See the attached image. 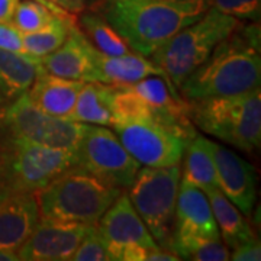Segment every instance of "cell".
<instances>
[{
  "label": "cell",
  "mask_w": 261,
  "mask_h": 261,
  "mask_svg": "<svg viewBox=\"0 0 261 261\" xmlns=\"http://www.w3.org/2000/svg\"><path fill=\"white\" fill-rule=\"evenodd\" d=\"M260 25H238L209 58L178 86L189 100L233 96L260 89Z\"/></svg>",
  "instance_id": "6da1fadb"
},
{
  "label": "cell",
  "mask_w": 261,
  "mask_h": 261,
  "mask_svg": "<svg viewBox=\"0 0 261 261\" xmlns=\"http://www.w3.org/2000/svg\"><path fill=\"white\" fill-rule=\"evenodd\" d=\"M207 8V0H97L96 5L130 49L147 58Z\"/></svg>",
  "instance_id": "7a4b0ae2"
},
{
  "label": "cell",
  "mask_w": 261,
  "mask_h": 261,
  "mask_svg": "<svg viewBox=\"0 0 261 261\" xmlns=\"http://www.w3.org/2000/svg\"><path fill=\"white\" fill-rule=\"evenodd\" d=\"M73 166L75 152L16 137L0 122V202L35 195Z\"/></svg>",
  "instance_id": "3957f363"
},
{
  "label": "cell",
  "mask_w": 261,
  "mask_h": 261,
  "mask_svg": "<svg viewBox=\"0 0 261 261\" xmlns=\"http://www.w3.org/2000/svg\"><path fill=\"white\" fill-rule=\"evenodd\" d=\"M121 193L119 187L105 185L73 166L38 190L35 196L44 219L96 225Z\"/></svg>",
  "instance_id": "277c9868"
},
{
  "label": "cell",
  "mask_w": 261,
  "mask_h": 261,
  "mask_svg": "<svg viewBox=\"0 0 261 261\" xmlns=\"http://www.w3.org/2000/svg\"><path fill=\"white\" fill-rule=\"evenodd\" d=\"M189 118L200 130L235 148L251 152L261 144V92L195 99Z\"/></svg>",
  "instance_id": "5b68a950"
},
{
  "label": "cell",
  "mask_w": 261,
  "mask_h": 261,
  "mask_svg": "<svg viewBox=\"0 0 261 261\" xmlns=\"http://www.w3.org/2000/svg\"><path fill=\"white\" fill-rule=\"evenodd\" d=\"M240 25L238 19L209 6L193 23L178 31L149 58L174 89L205 63L215 47Z\"/></svg>",
  "instance_id": "8992f818"
},
{
  "label": "cell",
  "mask_w": 261,
  "mask_h": 261,
  "mask_svg": "<svg viewBox=\"0 0 261 261\" xmlns=\"http://www.w3.org/2000/svg\"><path fill=\"white\" fill-rule=\"evenodd\" d=\"M180 178V164L164 167L144 166L129 186L130 203L157 244L166 250H170L174 232Z\"/></svg>",
  "instance_id": "52a82bcc"
},
{
  "label": "cell",
  "mask_w": 261,
  "mask_h": 261,
  "mask_svg": "<svg viewBox=\"0 0 261 261\" xmlns=\"http://www.w3.org/2000/svg\"><path fill=\"white\" fill-rule=\"evenodd\" d=\"M75 166L105 185L119 189L129 187L141 168L113 130L87 123L75 149Z\"/></svg>",
  "instance_id": "ba28073f"
},
{
  "label": "cell",
  "mask_w": 261,
  "mask_h": 261,
  "mask_svg": "<svg viewBox=\"0 0 261 261\" xmlns=\"http://www.w3.org/2000/svg\"><path fill=\"white\" fill-rule=\"evenodd\" d=\"M0 122L16 137L71 152H75L86 129V123L42 112L32 103L28 93L18 97L0 115Z\"/></svg>",
  "instance_id": "9c48e42d"
},
{
  "label": "cell",
  "mask_w": 261,
  "mask_h": 261,
  "mask_svg": "<svg viewBox=\"0 0 261 261\" xmlns=\"http://www.w3.org/2000/svg\"><path fill=\"white\" fill-rule=\"evenodd\" d=\"M115 134L141 166L164 167L180 164L189 140L193 137L180 128L157 121L115 123Z\"/></svg>",
  "instance_id": "30bf717a"
},
{
  "label": "cell",
  "mask_w": 261,
  "mask_h": 261,
  "mask_svg": "<svg viewBox=\"0 0 261 261\" xmlns=\"http://www.w3.org/2000/svg\"><path fill=\"white\" fill-rule=\"evenodd\" d=\"M96 228L112 260L145 261L149 251L160 248L123 192L102 215Z\"/></svg>",
  "instance_id": "8fae6325"
},
{
  "label": "cell",
  "mask_w": 261,
  "mask_h": 261,
  "mask_svg": "<svg viewBox=\"0 0 261 261\" xmlns=\"http://www.w3.org/2000/svg\"><path fill=\"white\" fill-rule=\"evenodd\" d=\"M209 240H221V235L207 196L197 187L180 183L170 251L187 260L199 244Z\"/></svg>",
  "instance_id": "7c38bea8"
},
{
  "label": "cell",
  "mask_w": 261,
  "mask_h": 261,
  "mask_svg": "<svg viewBox=\"0 0 261 261\" xmlns=\"http://www.w3.org/2000/svg\"><path fill=\"white\" fill-rule=\"evenodd\" d=\"M90 225L41 218L27 241L18 248L19 260L68 261Z\"/></svg>",
  "instance_id": "4fadbf2b"
},
{
  "label": "cell",
  "mask_w": 261,
  "mask_h": 261,
  "mask_svg": "<svg viewBox=\"0 0 261 261\" xmlns=\"http://www.w3.org/2000/svg\"><path fill=\"white\" fill-rule=\"evenodd\" d=\"M218 187L244 215L251 214L257 196L255 168L231 148L212 141Z\"/></svg>",
  "instance_id": "5bb4252c"
},
{
  "label": "cell",
  "mask_w": 261,
  "mask_h": 261,
  "mask_svg": "<svg viewBox=\"0 0 261 261\" xmlns=\"http://www.w3.org/2000/svg\"><path fill=\"white\" fill-rule=\"evenodd\" d=\"M129 86L148 103L154 121L195 135L196 130L189 118V105L178 96L164 75H148Z\"/></svg>",
  "instance_id": "9a60e30c"
},
{
  "label": "cell",
  "mask_w": 261,
  "mask_h": 261,
  "mask_svg": "<svg viewBox=\"0 0 261 261\" xmlns=\"http://www.w3.org/2000/svg\"><path fill=\"white\" fill-rule=\"evenodd\" d=\"M96 48L83 32L73 27L64 42L41 60L49 74L79 82H93Z\"/></svg>",
  "instance_id": "2e32d148"
},
{
  "label": "cell",
  "mask_w": 261,
  "mask_h": 261,
  "mask_svg": "<svg viewBox=\"0 0 261 261\" xmlns=\"http://www.w3.org/2000/svg\"><path fill=\"white\" fill-rule=\"evenodd\" d=\"M41 219L35 195H18L0 202V248L13 250L27 241Z\"/></svg>",
  "instance_id": "e0dca14e"
},
{
  "label": "cell",
  "mask_w": 261,
  "mask_h": 261,
  "mask_svg": "<svg viewBox=\"0 0 261 261\" xmlns=\"http://www.w3.org/2000/svg\"><path fill=\"white\" fill-rule=\"evenodd\" d=\"M84 83L86 82L68 80L44 71L34 80L27 93L42 112L68 119Z\"/></svg>",
  "instance_id": "ac0fdd59"
},
{
  "label": "cell",
  "mask_w": 261,
  "mask_h": 261,
  "mask_svg": "<svg viewBox=\"0 0 261 261\" xmlns=\"http://www.w3.org/2000/svg\"><path fill=\"white\" fill-rule=\"evenodd\" d=\"M41 60L28 54L0 49V115L23 93L41 73Z\"/></svg>",
  "instance_id": "d6986e66"
},
{
  "label": "cell",
  "mask_w": 261,
  "mask_h": 261,
  "mask_svg": "<svg viewBox=\"0 0 261 261\" xmlns=\"http://www.w3.org/2000/svg\"><path fill=\"white\" fill-rule=\"evenodd\" d=\"M148 75H163V71L147 57L138 53L106 56L96 49L93 82L105 84H134Z\"/></svg>",
  "instance_id": "ffe728a7"
},
{
  "label": "cell",
  "mask_w": 261,
  "mask_h": 261,
  "mask_svg": "<svg viewBox=\"0 0 261 261\" xmlns=\"http://www.w3.org/2000/svg\"><path fill=\"white\" fill-rule=\"evenodd\" d=\"M205 195L209 199L219 235L229 250L255 238V233L252 232L243 212L219 189L206 190Z\"/></svg>",
  "instance_id": "44dd1931"
},
{
  "label": "cell",
  "mask_w": 261,
  "mask_h": 261,
  "mask_svg": "<svg viewBox=\"0 0 261 261\" xmlns=\"http://www.w3.org/2000/svg\"><path fill=\"white\" fill-rule=\"evenodd\" d=\"M185 168L180 183L200 189L202 192L218 187L216 168H215L212 141L195 134L185 149Z\"/></svg>",
  "instance_id": "7402d4cb"
},
{
  "label": "cell",
  "mask_w": 261,
  "mask_h": 261,
  "mask_svg": "<svg viewBox=\"0 0 261 261\" xmlns=\"http://www.w3.org/2000/svg\"><path fill=\"white\" fill-rule=\"evenodd\" d=\"M68 119L87 125L112 126V84L86 82Z\"/></svg>",
  "instance_id": "603a6c76"
},
{
  "label": "cell",
  "mask_w": 261,
  "mask_h": 261,
  "mask_svg": "<svg viewBox=\"0 0 261 261\" xmlns=\"http://www.w3.org/2000/svg\"><path fill=\"white\" fill-rule=\"evenodd\" d=\"M74 25V19L71 15H56L47 27L31 34H22L23 47L29 56L42 60L64 42Z\"/></svg>",
  "instance_id": "cb8c5ba5"
},
{
  "label": "cell",
  "mask_w": 261,
  "mask_h": 261,
  "mask_svg": "<svg viewBox=\"0 0 261 261\" xmlns=\"http://www.w3.org/2000/svg\"><path fill=\"white\" fill-rule=\"evenodd\" d=\"M80 31L97 51L106 56H122L132 51L125 39L99 13H83Z\"/></svg>",
  "instance_id": "d4e9b609"
},
{
  "label": "cell",
  "mask_w": 261,
  "mask_h": 261,
  "mask_svg": "<svg viewBox=\"0 0 261 261\" xmlns=\"http://www.w3.org/2000/svg\"><path fill=\"white\" fill-rule=\"evenodd\" d=\"M154 121L148 103L129 84L112 86V125Z\"/></svg>",
  "instance_id": "484cf974"
},
{
  "label": "cell",
  "mask_w": 261,
  "mask_h": 261,
  "mask_svg": "<svg viewBox=\"0 0 261 261\" xmlns=\"http://www.w3.org/2000/svg\"><path fill=\"white\" fill-rule=\"evenodd\" d=\"M54 16L56 13L35 0H22L15 10L12 23L22 34H31L47 27Z\"/></svg>",
  "instance_id": "4316f807"
},
{
  "label": "cell",
  "mask_w": 261,
  "mask_h": 261,
  "mask_svg": "<svg viewBox=\"0 0 261 261\" xmlns=\"http://www.w3.org/2000/svg\"><path fill=\"white\" fill-rule=\"evenodd\" d=\"M73 261H112L102 235L96 225H90L86 231L77 250L71 257Z\"/></svg>",
  "instance_id": "83f0119b"
},
{
  "label": "cell",
  "mask_w": 261,
  "mask_h": 261,
  "mask_svg": "<svg viewBox=\"0 0 261 261\" xmlns=\"http://www.w3.org/2000/svg\"><path fill=\"white\" fill-rule=\"evenodd\" d=\"M212 6L225 15L243 20H258L261 15V0H209Z\"/></svg>",
  "instance_id": "f1b7e54d"
},
{
  "label": "cell",
  "mask_w": 261,
  "mask_h": 261,
  "mask_svg": "<svg viewBox=\"0 0 261 261\" xmlns=\"http://www.w3.org/2000/svg\"><path fill=\"white\" fill-rule=\"evenodd\" d=\"M231 257L229 248L221 240H209L200 243L187 260L193 261H226Z\"/></svg>",
  "instance_id": "f546056e"
},
{
  "label": "cell",
  "mask_w": 261,
  "mask_h": 261,
  "mask_svg": "<svg viewBox=\"0 0 261 261\" xmlns=\"http://www.w3.org/2000/svg\"><path fill=\"white\" fill-rule=\"evenodd\" d=\"M0 49L16 54H28L23 47L22 32L13 23L0 22Z\"/></svg>",
  "instance_id": "4dcf8cb0"
},
{
  "label": "cell",
  "mask_w": 261,
  "mask_h": 261,
  "mask_svg": "<svg viewBox=\"0 0 261 261\" xmlns=\"http://www.w3.org/2000/svg\"><path fill=\"white\" fill-rule=\"evenodd\" d=\"M229 260L233 261H260L261 260V245L257 238L251 241L238 245L237 248L231 250Z\"/></svg>",
  "instance_id": "1f68e13d"
},
{
  "label": "cell",
  "mask_w": 261,
  "mask_h": 261,
  "mask_svg": "<svg viewBox=\"0 0 261 261\" xmlns=\"http://www.w3.org/2000/svg\"><path fill=\"white\" fill-rule=\"evenodd\" d=\"M19 2L20 0H0V22L12 23Z\"/></svg>",
  "instance_id": "d6a6232c"
},
{
  "label": "cell",
  "mask_w": 261,
  "mask_h": 261,
  "mask_svg": "<svg viewBox=\"0 0 261 261\" xmlns=\"http://www.w3.org/2000/svg\"><path fill=\"white\" fill-rule=\"evenodd\" d=\"M57 5L58 8L64 9L68 13H79L83 12L86 6V0H48Z\"/></svg>",
  "instance_id": "836d02e7"
},
{
  "label": "cell",
  "mask_w": 261,
  "mask_h": 261,
  "mask_svg": "<svg viewBox=\"0 0 261 261\" xmlns=\"http://www.w3.org/2000/svg\"><path fill=\"white\" fill-rule=\"evenodd\" d=\"M38 3H41V5H44L45 8L51 10L53 13H56V15H61V16H70L71 13H68V12H65L64 9H61V8H58L57 5L54 3H51V2H48V0H35Z\"/></svg>",
  "instance_id": "e575fe53"
},
{
  "label": "cell",
  "mask_w": 261,
  "mask_h": 261,
  "mask_svg": "<svg viewBox=\"0 0 261 261\" xmlns=\"http://www.w3.org/2000/svg\"><path fill=\"white\" fill-rule=\"evenodd\" d=\"M0 261H19L18 252L13 250H2L0 248Z\"/></svg>",
  "instance_id": "d590c367"
},
{
  "label": "cell",
  "mask_w": 261,
  "mask_h": 261,
  "mask_svg": "<svg viewBox=\"0 0 261 261\" xmlns=\"http://www.w3.org/2000/svg\"><path fill=\"white\" fill-rule=\"evenodd\" d=\"M207 2H209V0H207Z\"/></svg>",
  "instance_id": "8d00e7d4"
}]
</instances>
